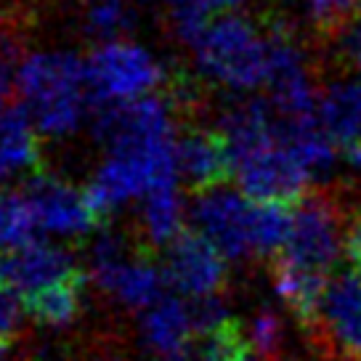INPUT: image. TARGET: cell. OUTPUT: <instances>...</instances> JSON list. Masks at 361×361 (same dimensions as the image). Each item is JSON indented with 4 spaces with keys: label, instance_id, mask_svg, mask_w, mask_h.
Segmentation results:
<instances>
[{
    "label": "cell",
    "instance_id": "obj_1",
    "mask_svg": "<svg viewBox=\"0 0 361 361\" xmlns=\"http://www.w3.org/2000/svg\"><path fill=\"white\" fill-rule=\"evenodd\" d=\"M96 130L106 157L90 178L88 197L102 218L180 180L178 133L165 99L152 93L130 104L99 106Z\"/></svg>",
    "mask_w": 361,
    "mask_h": 361
},
{
    "label": "cell",
    "instance_id": "obj_2",
    "mask_svg": "<svg viewBox=\"0 0 361 361\" xmlns=\"http://www.w3.org/2000/svg\"><path fill=\"white\" fill-rule=\"evenodd\" d=\"M19 106L40 135L67 138L82 128L93 102L85 59L72 51H35L16 67Z\"/></svg>",
    "mask_w": 361,
    "mask_h": 361
},
{
    "label": "cell",
    "instance_id": "obj_3",
    "mask_svg": "<svg viewBox=\"0 0 361 361\" xmlns=\"http://www.w3.org/2000/svg\"><path fill=\"white\" fill-rule=\"evenodd\" d=\"M192 48L210 82L231 90H252L266 82V37L237 11L215 16Z\"/></svg>",
    "mask_w": 361,
    "mask_h": 361
},
{
    "label": "cell",
    "instance_id": "obj_4",
    "mask_svg": "<svg viewBox=\"0 0 361 361\" xmlns=\"http://www.w3.org/2000/svg\"><path fill=\"white\" fill-rule=\"evenodd\" d=\"M348 218L350 213H345L335 192H305L295 202L293 234L287 239V247L276 258L329 276L340 258V250H345Z\"/></svg>",
    "mask_w": 361,
    "mask_h": 361
},
{
    "label": "cell",
    "instance_id": "obj_5",
    "mask_svg": "<svg viewBox=\"0 0 361 361\" xmlns=\"http://www.w3.org/2000/svg\"><path fill=\"white\" fill-rule=\"evenodd\" d=\"M90 99L99 106L130 104L152 96L165 80L157 56L130 40H106L85 59Z\"/></svg>",
    "mask_w": 361,
    "mask_h": 361
},
{
    "label": "cell",
    "instance_id": "obj_6",
    "mask_svg": "<svg viewBox=\"0 0 361 361\" xmlns=\"http://www.w3.org/2000/svg\"><path fill=\"white\" fill-rule=\"evenodd\" d=\"M90 279L102 293L133 311H147L157 303L168 284L165 269L130 255L125 239L112 231L99 234L90 247Z\"/></svg>",
    "mask_w": 361,
    "mask_h": 361
},
{
    "label": "cell",
    "instance_id": "obj_7",
    "mask_svg": "<svg viewBox=\"0 0 361 361\" xmlns=\"http://www.w3.org/2000/svg\"><path fill=\"white\" fill-rule=\"evenodd\" d=\"M255 207L242 189H228L226 183L194 192L192 228L207 237L228 260L255 258Z\"/></svg>",
    "mask_w": 361,
    "mask_h": 361
},
{
    "label": "cell",
    "instance_id": "obj_8",
    "mask_svg": "<svg viewBox=\"0 0 361 361\" xmlns=\"http://www.w3.org/2000/svg\"><path fill=\"white\" fill-rule=\"evenodd\" d=\"M269 102L276 114L290 123L319 117V96L308 78V67L293 35L276 27L266 35V82Z\"/></svg>",
    "mask_w": 361,
    "mask_h": 361
},
{
    "label": "cell",
    "instance_id": "obj_9",
    "mask_svg": "<svg viewBox=\"0 0 361 361\" xmlns=\"http://www.w3.org/2000/svg\"><path fill=\"white\" fill-rule=\"evenodd\" d=\"M24 197L32 207L37 231L51 239L88 237L99 226L102 215L90 202L88 189L82 192L69 180H61L48 173H35L27 180Z\"/></svg>",
    "mask_w": 361,
    "mask_h": 361
},
{
    "label": "cell",
    "instance_id": "obj_10",
    "mask_svg": "<svg viewBox=\"0 0 361 361\" xmlns=\"http://www.w3.org/2000/svg\"><path fill=\"white\" fill-rule=\"evenodd\" d=\"M226 260L228 258L210 239L202 237L197 228H189L168 245L165 276L170 287L192 300L204 295H221L228 276Z\"/></svg>",
    "mask_w": 361,
    "mask_h": 361
},
{
    "label": "cell",
    "instance_id": "obj_11",
    "mask_svg": "<svg viewBox=\"0 0 361 361\" xmlns=\"http://www.w3.org/2000/svg\"><path fill=\"white\" fill-rule=\"evenodd\" d=\"M311 335L335 345L343 359L361 361V276L353 269L329 279Z\"/></svg>",
    "mask_w": 361,
    "mask_h": 361
},
{
    "label": "cell",
    "instance_id": "obj_12",
    "mask_svg": "<svg viewBox=\"0 0 361 361\" xmlns=\"http://www.w3.org/2000/svg\"><path fill=\"white\" fill-rule=\"evenodd\" d=\"M78 274L80 269L75 255L67 247L51 242V237L32 239L24 247L6 255V279L22 298L59 282H67Z\"/></svg>",
    "mask_w": 361,
    "mask_h": 361
},
{
    "label": "cell",
    "instance_id": "obj_13",
    "mask_svg": "<svg viewBox=\"0 0 361 361\" xmlns=\"http://www.w3.org/2000/svg\"><path fill=\"white\" fill-rule=\"evenodd\" d=\"M178 173L180 180H186L194 192L228 183L234 165L224 133L210 128H192L189 133L178 135Z\"/></svg>",
    "mask_w": 361,
    "mask_h": 361
},
{
    "label": "cell",
    "instance_id": "obj_14",
    "mask_svg": "<svg viewBox=\"0 0 361 361\" xmlns=\"http://www.w3.org/2000/svg\"><path fill=\"white\" fill-rule=\"evenodd\" d=\"M192 303H183L176 295H162L141 316V335L159 359L176 361L194 338Z\"/></svg>",
    "mask_w": 361,
    "mask_h": 361
},
{
    "label": "cell",
    "instance_id": "obj_15",
    "mask_svg": "<svg viewBox=\"0 0 361 361\" xmlns=\"http://www.w3.org/2000/svg\"><path fill=\"white\" fill-rule=\"evenodd\" d=\"M40 165L37 128L22 106H11L0 120V186L35 176Z\"/></svg>",
    "mask_w": 361,
    "mask_h": 361
},
{
    "label": "cell",
    "instance_id": "obj_16",
    "mask_svg": "<svg viewBox=\"0 0 361 361\" xmlns=\"http://www.w3.org/2000/svg\"><path fill=\"white\" fill-rule=\"evenodd\" d=\"M319 120L338 147L361 138V80H340L319 96Z\"/></svg>",
    "mask_w": 361,
    "mask_h": 361
},
{
    "label": "cell",
    "instance_id": "obj_17",
    "mask_svg": "<svg viewBox=\"0 0 361 361\" xmlns=\"http://www.w3.org/2000/svg\"><path fill=\"white\" fill-rule=\"evenodd\" d=\"M141 234L152 247H168L173 239H178L186 228V202L178 192V183L159 186L141 200Z\"/></svg>",
    "mask_w": 361,
    "mask_h": 361
},
{
    "label": "cell",
    "instance_id": "obj_18",
    "mask_svg": "<svg viewBox=\"0 0 361 361\" xmlns=\"http://www.w3.org/2000/svg\"><path fill=\"white\" fill-rule=\"evenodd\" d=\"M82 287H85V276L78 274L67 282H59L54 287H45L40 293L22 298L24 311L43 327H67L80 316Z\"/></svg>",
    "mask_w": 361,
    "mask_h": 361
},
{
    "label": "cell",
    "instance_id": "obj_19",
    "mask_svg": "<svg viewBox=\"0 0 361 361\" xmlns=\"http://www.w3.org/2000/svg\"><path fill=\"white\" fill-rule=\"evenodd\" d=\"M242 0H168V19L173 32L192 45L215 16L237 11Z\"/></svg>",
    "mask_w": 361,
    "mask_h": 361
},
{
    "label": "cell",
    "instance_id": "obj_20",
    "mask_svg": "<svg viewBox=\"0 0 361 361\" xmlns=\"http://www.w3.org/2000/svg\"><path fill=\"white\" fill-rule=\"evenodd\" d=\"M35 231L37 224L27 197L0 186V255H8L32 242Z\"/></svg>",
    "mask_w": 361,
    "mask_h": 361
},
{
    "label": "cell",
    "instance_id": "obj_21",
    "mask_svg": "<svg viewBox=\"0 0 361 361\" xmlns=\"http://www.w3.org/2000/svg\"><path fill=\"white\" fill-rule=\"evenodd\" d=\"M135 24L133 8L125 0H93L85 8V30L99 43L120 40Z\"/></svg>",
    "mask_w": 361,
    "mask_h": 361
},
{
    "label": "cell",
    "instance_id": "obj_22",
    "mask_svg": "<svg viewBox=\"0 0 361 361\" xmlns=\"http://www.w3.org/2000/svg\"><path fill=\"white\" fill-rule=\"evenodd\" d=\"M316 32L335 40L361 19V0H308Z\"/></svg>",
    "mask_w": 361,
    "mask_h": 361
},
{
    "label": "cell",
    "instance_id": "obj_23",
    "mask_svg": "<svg viewBox=\"0 0 361 361\" xmlns=\"http://www.w3.org/2000/svg\"><path fill=\"white\" fill-rule=\"evenodd\" d=\"M247 343L255 359L279 361L282 343H284V329H282L279 316L274 314V311H260V314H255L252 324H250Z\"/></svg>",
    "mask_w": 361,
    "mask_h": 361
},
{
    "label": "cell",
    "instance_id": "obj_24",
    "mask_svg": "<svg viewBox=\"0 0 361 361\" xmlns=\"http://www.w3.org/2000/svg\"><path fill=\"white\" fill-rule=\"evenodd\" d=\"M16 67H19V59H16L13 37L0 32V120L11 109V93L16 90Z\"/></svg>",
    "mask_w": 361,
    "mask_h": 361
},
{
    "label": "cell",
    "instance_id": "obj_25",
    "mask_svg": "<svg viewBox=\"0 0 361 361\" xmlns=\"http://www.w3.org/2000/svg\"><path fill=\"white\" fill-rule=\"evenodd\" d=\"M24 300L11 284H0V340H11L22 324Z\"/></svg>",
    "mask_w": 361,
    "mask_h": 361
},
{
    "label": "cell",
    "instance_id": "obj_26",
    "mask_svg": "<svg viewBox=\"0 0 361 361\" xmlns=\"http://www.w3.org/2000/svg\"><path fill=\"white\" fill-rule=\"evenodd\" d=\"M345 258L350 269L361 276V210L350 213L348 228H345Z\"/></svg>",
    "mask_w": 361,
    "mask_h": 361
},
{
    "label": "cell",
    "instance_id": "obj_27",
    "mask_svg": "<svg viewBox=\"0 0 361 361\" xmlns=\"http://www.w3.org/2000/svg\"><path fill=\"white\" fill-rule=\"evenodd\" d=\"M8 345H11V340H0V361H6L8 356Z\"/></svg>",
    "mask_w": 361,
    "mask_h": 361
},
{
    "label": "cell",
    "instance_id": "obj_28",
    "mask_svg": "<svg viewBox=\"0 0 361 361\" xmlns=\"http://www.w3.org/2000/svg\"><path fill=\"white\" fill-rule=\"evenodd\" d=\"M0 284H8V279H6V258L0 255Z\"/></svg>",
    "mask_w": 361,
    "mask_h": 361
}]
</instances>
